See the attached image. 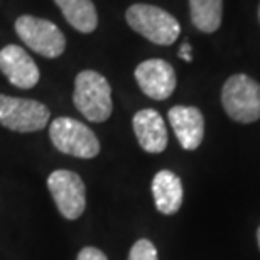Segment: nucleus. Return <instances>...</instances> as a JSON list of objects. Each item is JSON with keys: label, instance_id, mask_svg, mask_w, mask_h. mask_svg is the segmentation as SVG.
<instances>
[{"label": "nucleus", "instance_id": "f257e3e1", "mask_svg": "<svg viewBox=\"0 0 260 260\" xmlns=\"http://www.w3.org/2000/svg\"><path fill=\"white\" fill-rule=\"evenodd\" d=\"M73 102L86 120L95 123L105 122L113 110L110 83L98 71H80L75 80Z\"/></svg>", "mask_w": 260, "mask_h": 260}, {"label": "nucleus", "instance_id": "f03ea898", "mask_svg": "<svg viewBox=\"0 0 260 260\" xmlns=\"http://www.w3.org/2000/svg\"><path fill=\"white\" fill-rule=\"evenodd\" d=\"M127 24L135 32L159 46H171L179 38L181 25L164 9L149 4H134L127 9Z\"/></svg>", "mask_w": 260, "mask_h": 260}, {"label": "nucleus", "instance_id": "7ed1b4c3", "mask_svg": "<svg viewBox=\"0 0 260 260\" xmlns=\"http://www.w3.org/2000/svg\"><path fill=\"white\" fill-rule=\"evenodd\" d=\"M221 103L226 115L240 123L260 118V85L247 75H233L221 90Z\"/></svg>", "mask_w": 260, "mask_h": 260}, {"label": "nucleus", "instance_id": "20e7f679", "mask_svg": "<svg viewBox=\"0 0 260 260\" xmlns=\"http://www.w3.org/2000/svg\"><path fill=\"white\" fill-rule=\"evenodd\" d=\"M51 142L59 152L80 159H93L100 154V140L90 127L71 117H58L49 125Z\"/></svg>", "mask_w": 260, "mask_h": 260}, {"label": "nucleus", "instance_id": "39448f33", "mask_svg": "<svg viewBox=\"0 0 260 260\" xmlns=\"http://www.w3.org/2000/svg\"><path fill=\"white\" fill-rule=\"evenodd\" d=\"M49 117V108L44 103L0 93V125L5 128L20 134L38 132L48 125Z\"/></svg>", "mask_w": 260, "mask_h": 260}, {"label": "nucleus", "instance_id": "423d86ee", "mask_svg": "<svg viewBox=\"0 0 260 260\" xmlns=\"http://www.w3.org/2000/svg\"><path fill=\"white\" fill-rule=\"evenodd\" d=\"M15 32L25 46L44 58H59L66 49V38L51 20L20 15L15 20Z\"/></svg>", "mask_w": 260, "mask_h": 260}, {"label": "nucleus", "instance_id": "0eeeda50", "mask_svg": "<svg viewBox=\"0 0 260 260\" xmlns=\"http://www.w3.org/2000/svg\"><path fill=\"white\" fill-rule=\"evenodd\" d=\"M48 189L66 220H78L86 208V188L83 179L73 171L58 169L49 174Z\"/></svg>", "mask_w": 260, "mask_h": 260}, {"label": "nucleus", "instance_id": "6e6552de", "mask_svg": "<svg viewBox=\"0 0 260 260\" xmlns=\"http://www.w3.org/2000/svg\"><path fill=\"white\" fill-rule=\"evenodd\" d=\"M140 90L152 100H166L176 90L174 68L164 59H147L135 68Z\"/></svg>", "mask_w": 260, "mask_h": 260}, {"label": "nucleus", "instance_id": "1a4fd4ad", "mask_svg": "<svg viewBox=\"0 0 260 260\" xmlns=\"http://www.w3.org/2000/svg\"><path fill=\"white\" fill-rule=\"evenodd\" d=\"M0 71L10 85L20 90H30L39 83L41 73L34 59L20 46L9 44L0 51Z\"/></svg>", "mask_w": 260, "mask_h": 260}, {"label": "nucleus", "instance_id": "9d476101", "mask_svg": "<svg viewBox=\"0 0 260 260\" xmlns=\"http://www.w3.org/2000/svg\"><path fill=\"white\" fill-rule=\"evenodd\" d=\"M168 118L181 147L186 150L200 147L205 137V118L196 107H173L168 113Z\"/></svg>", "mask_w": 260, "mask_h": 260}, {"label": "nucleus", "instance_id": "9b49d317", "mask_svg": "<svg viewBox=\"0 0 260 260\" xmlns=\"http://www.w3.org/2000/svg\"><path fill=\"white\" fill-rule=\"evenodd\" d=\"M132 127L139 145L145 152L159 154L168 147V128L159 112L152 108H144L132 118Z\"/></svg>", "mask_w": 260, "mask_h": 260}, {"label": "nucleus", "instance_id": "f8f14e48", "mask_svg": "<svg viewBox=\"0 0 260 260\" xmlns=\"http://www.w3.org/2000/svg\"><path fill=\"white\" fill-rule=\"evenodd\" d=\"M152 196L157 211L174 215L183 205V183L173 171H159L152 179Z\"/></svg>", "mask_w": 260, "mask_h": 260}, {"label": "nucleus", "instance_id": "ddd939ff", "mask_svg": "<svg viewBox=\"0 0 260 260\" xmlns=\"http://www.w3.org/2000/svg\"><path fill=\"white\" fill-rule=\"evenodd\" d=\"M71 27L90 34L98 25V14L91 0H54Z\"/></svg>", "mask_w": 260, "mask_h": 260}, {"label": "nucleus", "instance_id": "4468645a", "mask_svg": "<svg viewBox=\"0 0 260 260\" xmlns=\"http://www.w3.org/2000/svg\"><path fill=\"white\" fill-rule=\"evenodd\" d=\"M191 20L201 32L211 34L221 25L223 0H189Z\"/></svg>", "mask_w": 260, "mask_h": 260}, {"label": "nucleus", "instance_id": "2eb2a0df", "mask_svg": "<svg viewBox=\"0 0 260 260\" xmlns=\"http://www.w3.org/2000/svg\"><path fill=\"white\" fill-rule=\"evenodd\" d=\"M128 260H159L157 248L147 238H140L130 248Z\"/></svg>", "mask_w": 260, "mask_h": 260}, {"label": "nucleus", "instance_id": "dca6fc26", "mask_svg": "<svg viewBox=\"0 0 260 260\" xmlns=\"http://www.w3.org/2000/svg\"><path fill=\"white\" fill-rule=\"evenodd\" d=\"M76 260H108L107 255L103 253L100 248L96 247H85L81 248L80 253H78Z\"/></svg>", "mask_w": 260, "mask_h": 260}, {"label": "nucleus", "instance_id": "f3484780", "mask_svg": "<svg viewBox=\"0 0 260 260\" xmlns=\"http://www.w3.org/2000/svg\"><path fill=\"white\" fill-rule=\"evenodd\" d=\"M191 44L189 43H183V46H181V49H179V58L181 59H184V61H189L193 59V56H191Z\"/></svg>", "mask_w": 260, "mask_h": 260}, {"label": "nucleus", "instance_id": "a211bd4d", "mask_svg": "<svg viewBox=\"0 0 260 260\" xmlns=\"http://www.w3.org/2000/svg\"><path fill=\"white\" fill-rule=\"evenodd\" d=\"M257 240H258V247H260V228H258V232H257Z\"/></svg>", "mask_w": 260, "mask_h": 260}, {"label": "nucleus", "instance_id": "6ab92c4d", "mask_svg": "<svg viewBox=\"0 0 260 260\" xmlns=\"http://www.w3.org/2000/svg\"><path fill=\"white\" fill-rule=\"evenodd\" d=\"M258 20H260V7H258Z\"/></svg>", "mask_w": 260, "mask_h": 260}]
</instances>
